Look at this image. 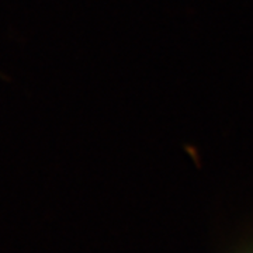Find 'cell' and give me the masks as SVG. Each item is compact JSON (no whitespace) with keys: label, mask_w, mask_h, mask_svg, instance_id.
<instances>
[{"label":"cell","mask_w":253,"mask_h":253,"mask_svg":"<svg viewBox=\"0 0 253 253\" xmlns=\"http://www.w3.org/2000/svg\"><path fill=\"white\" fill-rule=\"evenodd\" d=\"M249 253H253V251H252V252H249Z\"/></svg>","instance_id":"cell-1"}]
</instances>
